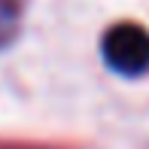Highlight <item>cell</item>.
I'll return each mask as SVG.
<instances>
[{"mask_svg": "<svg viewBox=\"0 0 149 149\" xmlns=\"http://www.w3.org/2000/svg\"><path fill=\"white\" fill-rule=\"evenodd\" d=\"M104 61L122 76H140L149 70V33L140 24H116L104 33L100 43Z\"/></svg>", "mask_w": 149, "mask_h": 149, "instance_id": "obj_1", "label": "cell"}, {"mask_svg": "<svg viewBox=\"0 0 149 149\" xmlns=\"http://www.w3.org/2000/svg\"><path fill=\"white\" fill-rule=\"evenodd\" d=\"M18 31V6L15 0H0V46H6Z\"/></svg>", "mask_w": 149, "mask_h": 149, "instance_id": "obj_2", "label": "cell"}]
</instances>
